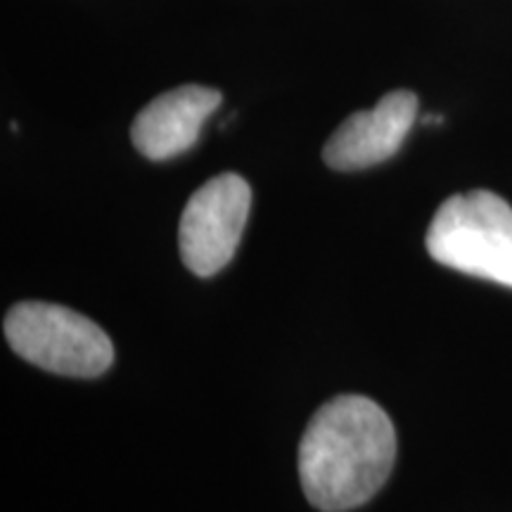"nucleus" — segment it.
<instances>
[{"label":"nucleus","mask_w":512,"mask_h":512,"mask_svg":"<svg viewBox=\"0 0 512 512\" xmlns=\"http://www.w3.org/2000/svg\"><path fill=\"white\" fill-rule=\"evenodd\" d=\"M394 458L389 415L366 396H337L318 408L299 444L304 494L323 512L354 510L382 489Z\"/></svg>","instance_id":"nucleus-1"},{"label":"nucleus","mask_w":512,"mask_h":512,"mask_svg":"<svg viewBox=\"0 0 512 512\" xmlns=\"http://www.w3.org/2000/svg\"><path fill=\"white\" fill-rule=\"evenodd\" d=\"M425 245L441 266L512 287V207L496 192L448 197L427 228Z\"/></svg>","instance_id":"nucleus-2"},{"label":"nucleus","mask_w":512,"mask_h":512,"mask_svg":"<svg viewBox=\"0 0 512 512\" xmlns=\"http://www.w3.org/2000/svg\"><path fill=\"white\" fill-rule=\"evenodd\" d=\"M5 339L24 361L67 377H98L112 366L107 332L67 306L48 302L15 304L5 316Z\"/></svg>","instance_id":"nucleus-3"},{"label":"nucleus","mask_w":512,"mask_h":512,"mask_svg":"<svg viewBox=\"0 0 512 512\" xmlns=\"http://www.w3.org/2000/svg\"><path fill=\"white\" fill-rule=\"evenodd\" d=\"M252 188L238 174H221L202 185L185 204L178 223L183 264L200 278L223 271L245 230Z\"/></svg>","instance_id":"nucleus-4"},{"label":"nucleus","mask_w":512,"mask_h":512,"mask_svg":"<svg viewBox=\"0 0 512 512\" xmlns=\"http://www.w3.org/2000/svg\"><path fill=\"white\" fill-rule=\"evenodd\" d=\"M418 117V98L411 91L387 93L373 110L356 112L332 133L323 159L335 171L368 169L394 157Z\"/></svg>","instance_id":"nucleus-5"},{"label":"nucleus","mask_w":512,"mask_h":512,"mask_svg":"<svg viewBox=\"0 0 512 512\" xmlns=\"http://www.w3.org/2000/svg\"><path fill=\"white\" fill-rule=\"evenodd\" d=\"M219 105V91L195 86V83L157 95L133 121V145L140 155L152 159V162H164V159L183 155L197 143L204 121L216 112Z\"/></svg>","instance_id":"nucleus-6"}]
</instances>
